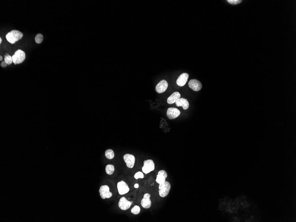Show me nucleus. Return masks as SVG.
<instances>
[{
  "label": "nucleus",
  "instance_id": "obj_21",
  "mask_svg": "<svg viewBox=\"0 0 296 222\" xmlns=\"http://www.w3.org/2000/svg\"><path fill=\"white\" fill-rule=\"evenodd\" d=\"M141 211V209L138 206H135L131 210V213L134 215H138L140 213Z\"/></svg>",
  "mask_w": 296,
  "mask_h": 222
},
{
  "label": "nucleus",
  "instance_id": "obj_17",
  "mask_svg": "<svg viewBox=\"0 0 296 222\" xmlns=\"http://www.w3.org/2000/svg\"><path fill=\"white\" fill-rule=\"evenodd\" d=\"M106 172L107 174L112 175L115 172V167L113 165H108L106 167Z\"/></svg>",
  "mask_w": 296,
  "mask_h": 222
},
{
  "label": "nucleus",
  "instance_id": "obj_8",
  "mask_svg": "<svg viewBox=\"0 0 296 222\" xmlns=\"http://www.w3.org/2000/svg\"><path fill=\"white\" fill-rule=\"evenodd\" d=\"M124 160L129 168L132 169L134 167L135 164V158L133 155L131 154H126L123 157Z\"/></svg>",
  "mask_w": 296,
  "mask_h": 222
},
{
  "label": "nucleus",
  "instance_id": "obj_24",
  "mask_svg": "<svg viewBox=\"0 0 296 222\" xmlns=\"http://www.w3.org/2000/svg\"><path fill=\"white\" fill-rule=\"evenodd\" d=\"M8 65V64H7L5 61H3L2 62V63H1V67H2V68H6Z\"/></svg>",
  "mask_w": 296,
  "mask_h": 222
},
{
  "label": "nucleus",
  "instance_id": "obj_14",
  "mask_svg": "<svg viewBox=\"0 0 296 222\" xmlns=\"http://www.w3.org/2000/svg\"><path fill=\"white\" fill-rule=\"evenodd\" d=\"M168 174L165 171L162 170L158 172V174L156 176V183L160 185L164 183L165 181L166 178H167Z\"/></svg>",
  "mask_w": 296,
  "mask_h": 222
},
{
  "label": "nucleus",
  "instance_id": "obj_5",
  "mask_svg": "<svg viewBox=\"0 0 296 222\" xmlns=\"http://www.w3.org/2000/svg\"><path fill=\"white\" fill-rule=\"evenodd\" d=\"M101 197L102 199L110 198L112 196V193L110 191V188L107 185H105L101 186L99 190Z\"/></svg>",
  "mask_w": 296,
  "mask_h": 222
},
{
  "label": "nucleus",
  "instance_id": "obj_11",
  "mask_svg": "<svg viewBox=\"0 0 296 222\" xmlns=\"http://www.w3.org/2000/svg\"><path fill=\"white\" fill-rule=\"evenodd\" d=\"M168 87V83L165 80H162L156 86V91L159 94L165 92Z\"/></svg>",
  "mask_w": 296,
  "mask_h": 222
},
{
  "label": "nucleus",
  "instance_id": "obj_12",
  "mask_svg": "<svg viewBox=\"0 0 296 222\" xmlns=\"http://www.w3.org/2000/svg\"><path fill=\"white\" fill-rule=\"evenodd\" d=\"M189 77V75L188 73H182L178 77L177 80V84L180 86H184L186 85V82L188 81Z\"/></svg>",
  "mask_w": 296,
  "mask_h": 222
},
{
  "label": "nucleus",
  "instance_id": "obj_18",
  "mask_svg": "<svg viewBox=\"0 0 296 222\" xmlns=\"http://www.w3.org/2000/svg\"><path fill=\"white\" fill-rule=\"evenodd\" d=\"M105 156L108 159H112L115 157V153L113 150L110 149H107L106 151Z\"/></svg>",
  "mask_w": 296,
  "mask_h": 222
},
{
  "label": "nucleus",
  "instance_id": "obj_2",
  "mask_svg": "<svg viewBox=\"0 0 296 222\" xmlns=\"http://www.w3.org/2000/svg\"><path fill=\"white\" fill-rule=\"evenodd\" d=\"M26 56L25 53L21 49L18 50L12 56L13 62L15 65H18L24 62Z\"/></svg>",
  "mask_w": 296,
  "mask_h": 222
},
{
  "label": "nucleus",
  "instance_id": "obj_22",
  "mask_svg": "<svg viewBox=\"0 0 296 222\" xmlns=\"http://www.w3.org/2000/svg\"><path fill=\"white\" fill-rule=\"evenodd\" d=\"M227 2L231 5H235L240 3L242 2V1H240V0H227Z\"/></svg>",
  "mask_w": 296,
  "mask_h": 222
},
{
  "label": "nucleus",
  "instance_id": "obj_13",
  "mask_svg": "<svg viewBox=\"0 0 296 222\" xmlns=\"http://www.w3.org/2000/svg\"><path fill=\"white\" fill-rule=\"evenodd\" d=\"M151 195L148 193H146L144 195L143 199L141 201V204L143 208L148 209L151 207L152 203L150 199Z\"/></svg>",
  "mask_w": 296,
  "mask_h": 222
},
{
  "label": "nucleus",
  "instance_id": "obj_15",
  "mask_svg": "<svg viewBox=\"0 0 296 222\" xmlns=\"http://www.w3.org/2000/svg\"><path fill=\"white\" fill-rule=\"evenodd\" d=\"M175 103L177 107H182L184 110L188 109L190 106V103L187 99L184 98H179Z\"/></svg>",
  "mask_w": 296,
  "mask_h": 222
},
{
  "label": "nucleus",
  "instance_id": "obj_6",
  "mask_svg": "<svg viewBox=\"0 0 296 222\" xmlns=\"http://www.w3.org/2000/svg\"><path fill=\"white\" fill-rule=\"evenodd\" d=\"M117 188L119 194L123 195L128 193L130 191V188L127 184L125 181H122L118 182Z\"/></svg>",
  "mask_w": 296,
  "mask_h": 222
},
{
  "label": "nucleus",
  "instance_id": "obj_27",
  "mask_svg": "<svg viewBox=\"0 0 296 222\" xmlns=\"http://www.w3.org/2000/svg\"><path fill=\"white\" fill-rule=\"evenodd\" d=\"M2 42V38L0 37V44H1Z\"/></svg>",
  "mask_w": 296,
  "mask_h": 222
},
{
  "label": "nucleus",
  "instance_id": "obj_20",
  "mask_svg": "<svg viewBox=\"0 0 296 222\" xmlns=\"http://www.w3.org/2000/svg\"><path fill=\"white\" fill-rule=\"evenodd\" d=\"M43 40V36L40 33L36 35V36L35 38V42L38 44L41 43L42 42Z\"/></svg>",
  "mask_w": 296,
  "mask_h": 222
},
{
  "label": "nucleus",
  "instance_id": "obj_19",
  "mask_svg": "<svg viewBox=\"0 0 296 222\" xmlns=\"http://www.w3.org/2000/svg\"><path fill=\"white\" fill-rule=\"evenodd\" d=\"M4 60H5L4 61H5L8 65H11L13 62L12 56H10V55L8 53L6 54V55H5Z\"/></svg>",
  "mask_w": 296,
  "mask_h": 222
},
{
  "label": "nucleus",
  "instance_id": "obj_10",
  "mask_svg": "<svg viewBox=\"0 0 296 222\" xmlns=\"http://www.w3.org/2000/svg\"><path fill=\"white\" fill-rule=\"evenodd\" d=\"M189 87L193 90L198 91L200 90L202 87V84L200 81L196 79H191L189 83Z\"/></svg>",
  "mask_w": 296,
  "mask_h": 222
},
{
  "label": "nucleus",
  "instance_id": "obj_7",
  "mask_svg": "<svg viewBox=\"0 0 296 222\" xmlns=\"http://www.w3.org/2000/svg\"><path fill=\"white\" fill-rule=\"evenodd\" d=\"M181 115L180 110L176 108H169L167 112V116L169 119H174Z\"/></svg>",
  "mask_w": 296,
  "mask_h": 222
},
{
  "label": "nucleus",
  "instance_id": "obj_25",
  "mask_svg": "<svg viewBox=\"0 0 296 222\" xmlns=\"http://www.w3.org/2000/svg\"><path fill=\"white\" fill-rule=\"evenodd\" d=\"M134 187H135V188H138L139 187V185L138 184H136L134 185Z\"/></svg>",
  "mask_w": 296,
  "mask_h": 222
},
{
  "label": "nucleus",
  "instance_id": "obj_16",
  "mask_svg": "<svg viewBox=\"0 0 296 222\" xmlns=\"http://www.w3.org/2000/svg\"><path fill=\"white\" fill-rule=\"evenodd\" d=\"M181 94L178 92L173 93L168 98V103L169 104H172L174 103L177 100V99L181 98Z\"/></svg>",
  "mask_w": 296,
  "mask_h": 222
},
{
  "label": "nucleus",
  "instance_id": "obj_26",
  "mask_svg": "<svg viewBox=\"0 0 296 222\" xmlns=\"http://www.w3.org/2000/svg\"><path fill=\"white\" fill-rule=\"evenodd\" d=\"M2 59H3L2 57V56H0V61H2Z\"/></svg>",
  "mask_w": 296,
  "mask_h": 222
},
{
  "label": "nucleus",
  "instance_id": "obj_9",
  "mask_svg": "<svg viewBox=\"0 0 296 222\" xmlns=\"http://www.w3.org/2000/svg\"><path fill=\"white\" fill-rule=\"evenodd\" d=\"M132 204L131 202L128 201L127 199L122 197L119 201V207L122 210H127L130 208Z\"/></svg>",
  "mask_w": 296,
  "mask_h": 222
},
{
  "label": "nucleus",
  "instance_id": "obj_1",
  "mask_svg": "<svg viewBox=\"0 0 296 222\" xmlns=\"http://www.w3.org/2000/svg\"><path fill=\"white\" fill-rule=\"evenodd\" d=\"M23 36V33L21 31L13 30L7 33L6 35V39L10 43L14 44L16 42L21 40Z\"/></svg>",
  "mask_w": 296,
  "mask_h": 222
},
{
  "label": "nucleus",
  "instance_id": "obj_4",
  "mask_svg": "<svg viewBox=\"0 0 296 222\" xmlns=\"http://www.w3.org/2000/svg\"><path fill=\"white\" fill-rule=\"evenodd\" d=\"M155 169V164L152 160H148L144 161V166L142 168V172L147 174Z\"/></svg>",
  "mask_w": 296,
  "mask_h": 222
},
{
  "label": "nucleus",
  "instance_id": "obj_23",
  "mask_svg": "<svg viewBox=\"0 0 296 222\" xmlns=\"http://www.w3.org/2000/svg\"><path fill=\"white\" fill-rule=\"evenodd\" d=\"M134 178L136 179H138L139 178L142 179V178H144V175H143L142 172H138L134 175Z\"/></svg>",
  "mask_w": 296,
  "mask_h": 222
},
{
  "label": "nucleus",
  "instance_id": "obj_3",
  "mask_svg": "<svg viewBox=\"0 0 296 222\" xmlns=\"http://www.w3.org/2000/svg\"><path fill=\"white\" fill-rule=\"evenodd\" d=\"M171 189V185L168 181H165L159 186V194L161 197H165L168 195Z\"/></svg>",
  "mask_w": 296,
  "mask_h": 222
}]
</instances>
